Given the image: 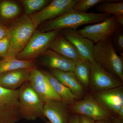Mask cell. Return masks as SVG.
I'll return each instance as SVG.
<instances>
[{
	"instance_id": "cell-14",
	"label": "cell",
	"mask_w": 123,
	"mask_h": 123,
	"mask_svg": "<svg viewBox=\"0 0 123 123\" xmlns=\"http://www.w3.org/2000/svg\"><path fill=\"white\" fill-rule=\"evenodd\" d=\"M40 62L50 69L74 72L75 62L48 49L41 55Z\"/></svg>"
},
{
	"instance_id": "cell-1",
	"label": "cell",
	"mask_w": 123,
	"mask_h": 123,
	"mask_svg": "<svg viewBox=\"0 0 123 123\" xmlns=\"http://www.w3.org/2000/svg\"><path fill=\"white\" fill-rule=\"evenodd\" d=\"M110 16L103 13L81 12L73 9L53 20L44 22L38 31L46 32L66 29L76 30L82 25L102 22Z\"/></svg>"
},
{
	"instance_id": "cell-16",
	"label": "cell",
	"mask_w": 123,
	"mask_h": 123,
	"mask_svg": "<svg viewBox=\"0 0 123 123\" xmlns=\"http://www.w3.org/2000/svg\"><path fill=\"white\" fill-rule=\"evenodd\" d=\"M48 49L75 62L83 60L74 46L62 34H60L51 43Z\"/></svg>"
},
{
	"instance_id": "cell-29",
	"label": "cell",
	"mask_w": 123,
	"mask_h": 123,
	"mask_svg": "<svg viewBox=\"0 0 123 123\" xmlns=\"http://www.w3.org/2000/svg\"><path fill=\"white\" fill-rule=\"evenodd\" d=\"M93 119L83 115H79V123H95Z\"/></svg>"
},
{
	"instance_id": "cell-23",
	"label": "cell",
	"mask_w": 123,
	"mask_h": 123,
	"mask_svg": "<svg viewBox=\"0 0 123 123\" xmlns=\"http://www.w3.org/2000/svg\"><path fill=\"white\" fill-rule=\"evenodd\" d=\"M21 12L17 3L12 1L3 0L0 2V16L6 20L17 17Z\"/></svg>"
},
{
	"instance_id": "cell-9",
	"label": "cell",
	"mask_w": 123,
	"mask_h": 123,
	"mask_svg": "<svg viewBox=\"0 0 123 123\" xmlns=\"http://www.w3.org/2000/svg\"><path fill=\"white\" fill-rule=\"evenodd\" d=\"M89 62V86L94 93L123 85L122 81L108 72L94 60Z\"/></svg>"
},
{
	"instance_id": "cell-20",
	"label": "cell",
	"mask_w": 123,
	"mask_h": 123,
	"mask_svg": "<svg viewBox=\"0 0 123 123\" xmlns=\"http://www.w3.org/2000/svg\"><path fill=\"white\" fill-rule=\"evenodd\" d=\"M33 60L18 59L17 57L7 56L0 61V74L3 73L21 69L35 68Z\"/></svg>"
},
{
	"instance_id": "cell-19",
	"label": "cell",
	"mask_w": 123,
	"mask_h": 123,
	"mask_svg": "<svg viewBox=\"0 0 123 123\" xmlns=\"http://www.w3.org/2000/svg\"><path fill=\"white\" fill-rule=\"evenodd\" d=\"M43 72L47 78L53 90L60 96L62 101L69 105L76 101L77 98L71 90L59 81L51 72L45 71Z\"/></svg>"
},
{
	"instance_id": "cell-11",
	"label": "cell",
	"mask_w": 123,
	"mask_h": 123,
	"mask_svg": "<svg viewBox=\"0 0 123 123\" xmlns=\"http://www.w3.org/2000/svg\"><path fill=\"white\" fill-rule=\"evenodd\" d=\"M92 97L102 107L112 114L117 115L123 106V87L95 92Z\"/></svg>"
},
{
	"instance_id": "cell-15",
	"label": "cell",
	"mask_w": 123,
	"mask_h": 123,
	"mask_svg": "<svg viewBox=\"0 0 123 123\" xmlns=\"http://www.w3.org/2000/svg\"><path fill=\"white\" fill-rule=\"evenodd\" d=\"M31 69H21L1 74H0V86L10 90L18 89L29 81Z\"/></svg>"
},
{
	"instance_id": "cell-6",
	"label": "cell",
	"mask_w": 123,
	"mask_h": 123,
	"mask_svg": "<svg viewBox=\"0 0 123 123\" xmlns=\"http://www.w3.org/2000/svg\"><path fill=\"white\" fill-rule=\"evenodd\" d=\"M120 26L113 15L102 22L86 26L77 31L81 35L97 43L111 38Z\"/></svg>"
},
{
	"instance_id": "cell-31",
	"label": "cell",
	"mask_w": 123,
	"mask_h": 123,
	"mask_svg": "<svg viewBox=\"0 0 123 123\" xmlns=\"http://www.w3.org/2000/svg\"><path fill=\"white\" fill-rule=\"evenodd\" d=\"M69 123H79V115L74 114L70 116L69 119Z\"/></svg>"
},
{
	"instance_id": "cell-13",
	"label": "cell",
	"mask_w": 123,
	"mask_h": 123,
	"mask_svg": "<svg viewBox=\"0 0 123 123\" xmlns=\"http://www.w3.org/2000/svg\"><path fill=\"white\" fill-rule=\"evenodd\" d=\"M69 112L68 105L63 101L50 99L44 103V116L51 123H69Z\"/></svg>"
},
{
	"instance_id": "cell-24",
	"label": "cell",
	"mask_w": 123,
	"mask_h": 123,
	"mask_svg": "<svg viewBox=\"0 0 123 123\" xmlns=\"http://www.w3.org/2000/svg\"><path fill=\"white\" fill-rule=\"evenodd\" d=\"M51 1L49 0H23L21 2L24 6L25 14L30 16L40 11Z\"/></svg>"
},
{
	"instance_id": "cell-27",
	"label": "cell",
	"mask_w": 123,
	"mask_h": 123,
	"mask_svg": "<svg viewBox=\"0 0 123 123\" xmlns=\"http://www.w3.org/2000/svg\"><path fill=\"white\" fill-rule=\"evenodd\" d=\"M9 47V41L7 36L0 40V57L3 59L7 56Z\"/></svg>"
},
{
	"instance_id": "cell-22",
	"label": "cell",
	"mask_w": 123,
	"mask_h": 123,
	"mask_svg": "<svg viewBox=\"0 0 123 123\" xmlns=\"http://www.w3.org/2000/svg\"><path fill=\"white\" fill-rule=\"evenodd\" d=\"M96 8L99 13H103L115 17L123 16V0H107L96 6Z\"/></svg>"
},
{
	"instance_id": "cell-28",
	"label": "cell",
	"mask_w": 123,
	"mask_h": 123,
	"mask_svg": "<svg viewBox=\"0 0 123 123\" xmlns=\"http://www.w3.org/2000/svg\"><path fill=\"white\" fill-rule=\"evenodd\" d=\"M119 28L114 33V45L117 50L122 52L123 51V32L119 30Z\"/></svg>"
},
{
	"instance_id": "cell-30",
	"label": "cell",
	"mask_w": 123,
	"mask_h": 123,
	"mask_svg": "<svg viewBox=\"0 0 123 123\" xmlns=\"http://www.w3.org/2000/svg\"><path fill=\"white\" fill-rule=\"evenodd\" d=\"M7 29L6 27L0 23V40L7 36Z\"/></svg>"
},
{
	"instance_id": "cell-34",
	"label": "cell",
	"mask_w": 123,
	"mask_h": 123,
	"mask_svg": "<svg viewBox=\"0 0 123 123\" xmlns=\"http://www.w3.org/2000/svg\"><path fill=\"white\" fill-rule=\"evenodd\" d=\"M95 123H109V122L108 120H103L95 121Z\"/></svg>"
},
{
	"instance_id": "cell-18",
	"label": "cell",
	"mask_w": 123,
	"mask_h": 123,
	"mask_svg": "<svg viewBox=\"0 0 123 123\" xmlns=\"http://www.w3.org/2000/svg\"><path fill=\"white\" fill-rule=\"evenodd\" d=\"M19 89L10 90L0 86V111L17 110Z\"/></svg>"
},
{
	"instance_id": "cell-17",
	"label": "cell",
	"mask_w": 123,
	"mask_h": 123,
	"mask_svg": "<svg viewBox=\"0 0 123 123\" xmlns=\"http://www.w3.org/2000/svg\"><path fill=\"white\" fill-rule=\"evenodd\" d=\"M51 73L60 82L68 88L77 99L84 98V88L81 85L73 72H65L56 69H50Z\"/></svg>"
},
{
	"instance_id": "cell-33",
	"label": "cell",
	"mask_w": 123,
	"mask_h": 123,
	"mask_svg": "<svg viewBox=\"0 0 123 123\" xmlns=\"http://www.w3.org/2000/svg\"><path fill=\"white\" fill-rule=\"evenodd\" d=\"M112 117L111 118V121H109V123H121V120L119 118H113Z\"/></svg>"
},
{
	"instance_id": "cell-25",
	"label": "cell",
	"mask_w": 123,
	"mask_h": 123,
	"mask_svg": "<svg viewBox=\"0 0 123 123\" xmlns=\"http://www.w3.org/2000/svg\"><path fill=\"white\" fill-rule=\"evenodd\" d=\"M106 1V0H78L73 9L78 12L86 13L89 9Z\"/></svg>"
},
{
	"instance_id": "cell-10",
	"label": "cell",
	"mask_w": 123,
	"mask_h": 123,
	"mask_svg": "<svg viewBox=\"0 0 123 123\" xmlns=\"http://www.w3.org/2000/svg\"><path fill=\"white\" fill-rule=\"evenodd\" d=\"M29 82L33 90L44 103L50 99L62 101L53 90L43 71L36 67L31 69Z\"/></svg>"
},
{
	"instance_id": "cell-2",
	"label": "cell",
	"mask_w": 123,
	"mask_h": 123,
	"mask_svg": "<svg viewBox=\"0 0 123 123\" xmlns=\"http://www.w3.org/2000/svg\"><path fill=\"white\" fill-rule=\"evenodd\" d=\"M36 28L30 16L25 14L15 21L7 29L10 47L7 56L17 57L28 43Z\"/></svg>"
},
{
	"instance_id": "cell-26",
	"label": "cell",
	"mask_w": 123,
	"mask_h": 123,
	"mask_svg": "<svg viewBox=\"0 0 123 123\" xmlns=\"http://www.w3.org/2000/svg\"><path fill=\"white\" fill-rule=\"evenodd\" d=\"M21 119L18 110L0 111V123H15Z\"/></svg>"
},
{
	"instance_id": "cell-8",
	"label": "cell",
	"mask_w": 123,
	"mask_h": 123,
	"mask_svg": "<svg viewBox=\"0 0 123 123\" xmlns=\"http://www.w3.org/2000/svg\"><path fill=\"white\" fill-rule=\"evenodd\" d=\"M78 0H53L40 11L30 16L37 27L44 22L53 20L73 9Z\"/></svg>"
},
{
	"instance_id": "cell-32",
	"label": "cell",
	"mask_w": 123,
	"mask_h": 123,
	"mask_svg": "<svg viewBox=\"0 0 123 123\" xmlns=\"http://www.w3.org/2000/svg\"><path fill=\"white\" fill-rule=\"evenodd\" d=\"M115 17L116 19L117 22L121 26H123V16H118V17Z\"/></svg>"
},
{
	"instance_id": "cell-21",
	"label": "cell",
	"mask_w": 123,
	"mask_h": 123,
	"mask_svg": "<svg viewBox=\"0 0 123 123\" xmlns=\"http://www.w3.org/2000/svg\"><path fill=\"white\" fill-rule=\"evenodd\" d=\"M73 72L84 88L89 86L90 77L89 62L84 60L76 62Z\"/></svg>"
},
{
	"instance_id": "cell-3",
	"label": "cell",
	"mask_w": 123,
	"mask_h": 123,
	"mask_svg": "<svg viewBox=\"0 0 123 123\" xmlns=\"http://www.w3.org/2000/svg\"><path fill=\"white\" fill-rule=\"evenodd\" d=\"M93 56L104 69L123 81V59L117 54L111 38L94 44Z\"/></svg>"
},
{
	"instance_id": "cell-5",
	"label": "cell",
	"mask_w": 123,
	"mask_h": 123,
	"mask_svg": "<svg viewBox=\"0 0 123 123\" xmlns=\"http://www.w3.org/2000/svg\"><path fill=\"white\" fill-rule=\"evenodd\" d=\"M61 31L56 30L42 32L36 30L17 58L24 60H33L41 56L48 49L51 43L59 35Z\"/></svg>"
},
{
	"instance_id": "cell-7",
	"label": "cell",
	"mask_w": 123,
	"mask_h": 123,
	"mask_svg": "<svg viewBox=\"0 0 123 123\" xmlns=\"http://www.w3.org/2000/svg\"><path fill=\"white\" fill-rule=\"evenodd\" d=\"M68 106L69 111L74 114L86 116L95 121L109 119L113 115L98 103L92 96L76 101Z\"/></svg>"
},
{
	"instance_id": "cell-4",
	"label": "cell",
	"mask_w": 123,
	"mask_h": 123,
	"mask_svg": "<svg viewBox=\"0 0 123 123\" xmlns=\"http://www.w3.org/2000/svg\"><path fill=\"white\" fill-rule=\"evenodd\" d=\"M18 89V111L21 119L31 121L44 118V103L33 90L29 82Z\"/></svg>"
},
{
	"instance_id": "cell-35",
	"label": "cell",
	"mask_w": 123,
	"mask_h": 123,
	"mask_svg": "<svg viewBox=\"0 0 123 123\" xmlns=\"http://www.w3.org/2000/svg\"><path fill=\"white\" fill-rule=\"evenodd\" d=\"M45 123H51L49 121H47Z\"/></svg>"
},
{
	"instance_id": "cell-12",
	"label": "cell",
	"mask_w": 123,
	"mask_h": 123,
	"mask_svg": "<svg viewBox=\"0 0 123 123\" xmlns=\"http://www.w3.org/2000/svg\"><path fill=\"white\" fill-rule=\"evenodd\" d=\"M61 31L64 37L77 49L82 60L89 62L94 60L93 42L81 35L76 30L66 29L61 30Z\"/></svg>"
}]
</instances>
